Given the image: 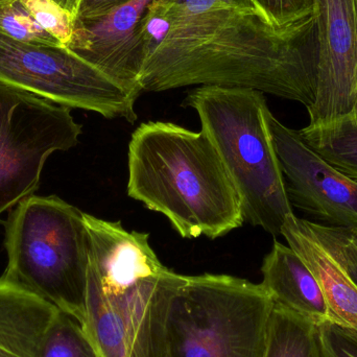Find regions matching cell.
I'll use <instances>...</instances> for the list:
<instances>
[{
    "label": "cell",
    "mask_w": 357,
    "mask_h": 357,
    "mask_svg": "<svg viewBox=\"0 0 357 357\" xmlns=\"http://www.w3.org/2000/svg\"><path fill=\"white\" fill-rule=\"evenodd\" d=\"M163 18L169 31L144 63L142 92L222 86L250 88L306 109L314 105L320 63L314 15L285 26L256 8Z\"/></svg>",
    "instance_id": "6da1fadb"
},
{
    "label": "cell",
    "mask_w": 357,
    "mask_h": 357,
    "mask_svg": "<svg viewBox=\"0 0 357 357\" xmlns=\"http://www.w3.org/2000/svg\"><path fill=\"white\" fill-rule=\"evenodd\" d=\"M88 232L83 327L100 357H165L169 304L184 275L163 266L148 233L84 214Z\"/></svg>",
    "instance_id": "7a4b0ae2"
},
{
    "label": "cell",
    "mask_w": 357,
    "mask_h": 357,
    "mask_svg": "<svg viewBox=\"0 0 357 357\" xmlns=\"http://www.w3.org/2000/svg\"><path fill=\"white\" fill-rule=\"evenodd\" d=\"M128 195L165 214L183 238L215 239L245 222L213 142L173 123L149 121L132 134Z\"/></svg>",
    "instance_id": "3957f363"
},
{
    "label": "cell",
    "mask_w": 357,
    "mask_h": 357,
    "mask_svg": "<svg viewBox=\"0 0 357 357\" xmlns=\"http://www.w3.org/2000/svg\"><path fill=\"white\" fill-rule=\"evenodd\" d=\"M183 107L195 109L241 199L245 222L273 236L294 213L273 144L264 93L250 88L201 86Z\"/></svg>",
    "instance_id": "277c9868"
},
{
    "label": "cell",
    "mask_w": 357,
    "mask_h": 357,
    "mask_svg": "<svg viewBox=\"0 0 357 357\" xmlns=\"http://www.w3.org/2000/svg\"><path fill=\"white\" fill-rule=\"evenodd\" d=\"M84 213L56 195H31L6 222L0 278L85 322L88 232Z\"/></svg>",
    "instance_id": "5b68a950"
},
{
    "label": "cell",
    "mask_w": 357,
    "mask_h": 357,
    "mask_svg": "<svg viewBox=\"0 0 357 357\" xmlns=\"http://www.w3.org/2000/svg\"><path fill=\"white\" fill-rule=\"evenodd\" d=\"M274 302L229 275L183 276L167 314L165 357H264Z\"/></svg>",
    "instance_id": "8992f818"
},
{
    "label": "cell",
    "mask_w": 357,
    "mask_h": 357,
    "mask_svg": "<svg viewBox=\"0 0 357 357\" xmlns=\"http://www.w3.org/2000/svg\"><path fill=\"white\" fill-rule=\"evenodd\" d=\"M0 83L108 119H137L136 100L127 90L63 46L25 43L0 33Z\"/></svg>",
    "instance_id": "52a82bcc"
},
{
    "label": "cell",
    "mask_w": 357,
    "mask_h": 357,
    "mask_svg": "<svg viewBox=\"0 0 357 357\" xmlns=\"http://www.w3.org/2000/svg\"><path fill=\"white\" fill-rule=\"evenodd\" d=\"M81 134L68 107L0 83V216L33 195L48 157Z\"/></svg>",
    "instance_id": "ba28073f"
},
{
    "label": "cell",
    "mask_w": 357,
    "mask_h": 357,
    "mask_svg": "<svg viewBox=\"0 0 357 357\" xmlns=\"http://www.w3.org/2000/svg\"><path fill=\"white\" fill-rule=\"evenodd\" d=\"M273 144L291 206L319 224L357 228V181L335 169L300 136L268 113Z\"/></svg>",
    "instance_id": "9c48e42d"
},
{
    "label": "cell",
    "mask_w": 357,
    "mask_h": 357,
    "mask_svg": "<svg viewBox=\"0 0 357 357\" xmlns=\"http://www.w3.org/2000/svg\"><path fill=\"white\" fill-rule=\"evenodd\" d=\"M314 16L320 63L310 123L344 116L357 106V0H314Z\"/></svg>",
    "instance_id": "30bf717a"
},
{
    "label": "cell",
    "mask_w": 357,
    "mask_h": 357,
    "mask_svg": "<svg viewBox=\"0 0 357 357\" xmlns=\"http://www.w3.org/2000/svg\"><path fill=\"white\" fill-rule=\"evenodd\" d=\"M157 0H131L96 18L75 19L68 48L139 98L140 75L146 54L139 41V26L149 6Z\"/></svg>",
    "instance_id": "8fae6325"
},
{
    "label": "cell",
    "mask_w": 357,
    "mask_h": 357,
    "mask_svg": "<svg viewBox=\"0 0 357 357\" xmlns=\"http://www.w3.org/2000/svg\"><path fill=\"white\" fill-rule=\"evenodd\" d=\"M281 235L316 277L335 324L357 333V284L312 232L310 220L289 214Z\"/></svg>",
    "instance_id": "7c38bea8"
},
{
    "label": "cell",
    "mask_w": 357,
    "mask_h": 357,
    "mask_svg": "<svg viewBox=\"0 0 357 357\" xmlns=\"http://www.w3.org/2000/svg\"><path fill=\"white\" fill-rule=\"evenodd\" d=\"M264 291L275 304L289 308L317 325L333 322L322 289L302 258L289 247L274 239L261 266Z\"/></svg>",
    "instance_id": "4fadbf2b"
},
{
    "label": "cell",
    "mask_w": 357,
    "mask_h": 357,
    "mask_svg": "<svg viewBox=\"0 0 357 357\" xmlns=\"http://www.w3.org/2000/svg\"><path fill=\"white\" fill-rule=\"evenodd\" d=\"M60 310L0 278V357H41Z\"/></svg>",
    "instance_id": "5bb4252c"
},
{
    "label": "cell",
    "mask_w": 357,
    "mask_h": 357,
    "mask_svg": "<svg viewBox=\"0 0 357 357\" xmlns=\"http://www.w3.org/2000/svg\"><path fill=\"white\" fill-rule=\"evenodd\" d=\"M302 139L335 169L357 181V111L298 130Z\"/></svg>",
    "instance_id": "9a60e30c"
},
{
    "label": "cell",
    "mask_w": 357,
    "mask_h": 357,
    "mask_svg": "<svg viewBox=\"0 0 357 357\" xmlns=\"http://www.w3.org/2000/svg\"><path fill=\"white\" fill-rule=\"evenodd\" d=\"M264 357H322L318 325L274 303Z\"/></svg>",
    "instance_id": "2e32d148"
},
{
    "label": "cell",
    "mask_w": 357,
    "mask_h": 357,
    "mask_svg": "<svg viewBox=\"0 0 357 357\" xmlns=\"http://www.w3.org/2000/svg\"><path fill=\"white\" fill-rule=\"evenodd\" d=\"M41 357H100L83 325L59 312L46 335Z\"/></svg>",
    "instance_id": "e0dca14e"
},
{
    "label": "cell",
    "mask_w": 357,
    "mask_h": 357,
    "mask_svg": "<svg viewBox=\"0 0 357 357\" xmlns=\"http://www.w3.org/2000/svg\"><path fill=\"white\" fill-rule=\"evenodd\" d=\"M36 22L67 47L75 29V0H21Z\"/></svg>",
    "instance_id": "ac0fdd59"
},
{
    "label": "cell",
    "mask_w": 357,
    "mask_h": 357,
    "mask_svg": "<svg viewBox=\"0 0 357 357\" xmlns=\"http://www.w3.org/2000/svg\"><path fill=\"white\" fill-rule=\"evenodd\" d=\"M0 33L25 43L62 46L36 22L21 0H0Z\"/></svg>",
    "instance_id": "d6986e66"
},
{
    "label": "cell",
    "mask_w": 357,
    "mask_h": 357,
    "mask_svg": "<svg viewBox=\"0 0 357 357\" xmlns=\"http://www.w3.org/2000/svg\"><path fill=\"white\" fill-rule=\"evenodd\" d=\"M312 232L357 284V228L333 227L310 220Z\"/></svg>",
    "instance_id": "ffe728a7"
},
{
    "label": "cell",
    "mask_w": 357,
    "mask_h": 357,
    "mask_svg": "<svg viewBox=\"0 0 357 357\" xmlns=\"http://www.w3.org/2000/svg\"><path fill=\"white\" fill-rule=\"evenodd\" d=\"M273 24L285 26L312 16L314 0H251Z\"/></svg>",
    "instance_id": "44dd1931"
},
{
    "label": "cell",
    "mask_w": 357,
    "mask_h": 357,
    "mask_svg": "<svg viewBox=\"0 0 357 357\" xmlns=\"http://www.w3.org/2000/svg\"><path fill=\"white\" fill-rule=\"evenodd\" d=\"M151 8L165 18L199 14L218 8H255L251 0H157Z\"/></svg>",
    "instance_id": "7402d4cb"
},
{
    "label": "cell",
    "mask_w": 357,
    "mask_h": 357,
    "mask_svg": "<svg viewBox=\"0 0 357 357\" xmlns=\"http://www.w3.org/2000/svg\"><path fill=\"white\" fill-rule=\"evenodd\" d=\"M322 357H357V333L333 322L318 325Z\"/></svg>",
    "instance_id": "603a6c76"
},
{
    "label": "cell",
    "mask_w": 357,
    "mask_h": 357,
    "mask_svg": "<svg viewBox=\"0 0 357 357\" xmlns=\"http://www.w3.org/2000/svg\"><path fill=\"white\" fill-rule=\"evenodd\" d=\"M130 1L131 0H75V19L104 16Z\"/></svg>",
    "instance_id": "cb8c5ba5"
},
{
    "label": "cell",
    "mask_w": 357,
    "mask_h": 357,
    "mask_svg": "<svg viewBox=\"0 0 357 357\" xmlns=\"http://www.w3.org/2000/svg\"><path fill=\"white\" fill-rule=\"evenodd\" d=\"M356 111H357V106H356Z\"/></svg>",
    "instance_id": "d4e9b609"
}]
</instances>
